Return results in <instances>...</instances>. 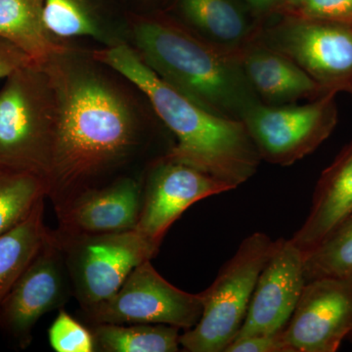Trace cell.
Segmentation results:
<instances>
[{
    "label": "cell",
    "mask_w": 352,
    "mask_h": 352,
    "mask_svg": "<svg viewBox=\"0 0 352 352\" xmlns=\"http://www.w3.org/2000/svg\"><path fill=\"white\" fill-rule=\"evenodd\" d=\"M43 65L56 96L47 199L59 217L87 192L133 176L143 129L124 92L71 50Z\"/></svg>",
    "instance_id": "1"
},
{
    "label": "cell",
    "mask_w": 352,
    "mask_h": 352,
    "mask_svg": "<svg viewBox=\"0 0 352 352\" xmlns=\"http://www.w3.org/2000/svg\"><path fill=\"white\" fill-rule=\"evenodd\" d=\"M91 59L126 78L146 95L176 143L164 155L237 188L263 161L244 122L206 110L152 71L126 43L94 50Z\"/></svg>",
    "instance_id": "2"
},
{
    "label": "cell",
    "mask_w": 352,
    "mask_h": 352,
    "mask_svg": "<svg viewBox=\"0 0 352 352\" xmlns=\"http://www.w3.org/2000/svg\"><path fill=\"white\" fill-rule=\"evenodd\" d=\"M132 36L145 64L206 110L241 120L263 102L245 75L238 50L222 47L176 23L156 18L139 21Z\"/></svg>",
    "instance_id": "3"
},
{
    "label": "cell",
    "mask_w": 352,
    "mask_h": 352,
    "mask_svg": "<svg viewBox=\"0 0 352 352\" xmlns=\"http://www.w3.org/2000/svg\"><path fill=\"white\" fill-rule=\"evenodd\" d=\"M56 96L44 65L14 72L0 89V166L43 178L47 184Z\"/></svg>",
    "instance_id": "4"
},
{
    "label": "cell",
    "mask_w": 352,
    "mask_h": 352,
    "mask_svg": "<svg viewBox=\"0 0 352 352\" xmlns=\"http://www.w3.org/2000/svg\"><path fill=\"white\" fill-rule=\"evenodd\" d=\"M277 240L261 232L245 238L201 292L203 314L193 328L180 333V349L188 352H224L235 340L249 309L259 275L270 261Z\"/></svg>",
    "instance_id": "5"
},
{
    "label": "cell",
    "mask_w": 352,
    "mask_h": 352,
    "mask_svg": "<svg viewBox=\"0 0 352 352\" xmlns=\"http://www.w3.org/2000/svg\"><path fill=\"white\" fill-rule=\"evenodd\" d=\"M50 232L82 311L115 295L134 268L154 258L160 249L136 229L108 234Z\"/></svg>",
    "instance_id": "6"
},
{
    "label": "cell",
    "mask_w": 352,
    "mask_h": 352,
    "mask_svg": "<svg viewBox=\"0 0 352 352\" xmlns=\"http://www.w3.org/2000/svg\"><path fill=\"white\" fill-rule=\"evenodd\" d=\"M256 38L300 67L325 92L352 95V25L283 14Z\"/></svg>",
    "instance_id": "7"
},
{
    "label": "cell",
    "mask_w": 352,
    "mask_h": 352,
    "mask_svg": "<svg viewBox=\"0 0 352 352\" xmlns=\"http://www.w3.org/2000/svg\"><path fill=\"white\" fill-rule=\"evenodd\" d=\"M335 92H328L307 105H267L259 102L242 120L261 160L291 166L314 152L337 126Z\"/></svg>",
    "instance_id": "8"
},
{
    "label": "cell",
    "mask_w": 352,
    "mask_h": 352,
    "mask_svg": "<svg viewBox=\"0 0 352 352\" xmlns=\"http://www.w3.org/2000/svg\"><path fill=\"white\" fill-rule=\"evenodd\" d=\"M203 314L201 294H190L168 283L151 261L139 264L115 295L87 311L88 326L96 324H164L188 330Z\"/></svg>",
    "instance_id": "9"
},
{
    "label": "cell",
    "mask_w": 352,
    "mask_h": 352,
    "mask_svg": "<svg viewBox=\"0 0 352 352\" xmlns=\"http://www.w3.org/2000/svg\"><path fill=\"white\" fill-rule=\"evenodd\" d=\"M72 296L66 264L50 229L38 254L0 305V329L21 349H27L36 322L63 308Z\"/></svg>",
    "instance_id": "10"
},
{
    "label": "cell",
    "mask_w": 352,
    "mask_h": 352,
    "mask_svg": "<svg viewBox=\"0 0 352 352\" xmlns=\"http://www.w3.org/2000/svg\"><path fill=\"white\" fill-rule=\"evenodd\" d=\"M352 332V275L307 282L281 333L285 352H336Z\"/></svg>",
    "instance_id": "11"
},
{
    "label": "cell",
    "mask_w": 352,
    "mask_h": 352,
    "mask_svg": "<svg viewBox=\"0 0 352 352\" xmlns=\"http://www.w3.org/2000/svg\"><path fill=\"white\" fill-rule=\"evenodd\" d=\"M234 189L188 164L159 157L142 177V206L136 230L161 245L170 226L193 204Z\"/></svg>",
    "instance_id": "12"
},
{
    "label": "cell",
    "mask_w": 352,
    "mask_h": 352,
    "mask_svg": "<svg viewBox=\"0 0 352 352\" xmlns=\"http://www.w3.org/2000/svg\"><path fill=\"white\" fill-rule=\"evenodd\" d=\"M305 256L292 239L276 248L259 275L238 338L279 335L288 325L305 288Z\"/></svg>",
    "instance_id": "13"
},
{
    "label": "cell",
    "mask_w": 352,
    "mask_h": 352,
    "mask_svg": "<svg viewBox=\"0 0 352 352\" xmlns=\"http://www.w3.org/2000/svg\"><path fill=\"white\" fill-rule=\"evenodd\" d=\"M142 206V177L126 176L78 197L58 219L57 230L108 234L133 230Z\"/></svg>",
    "instance_id": "14"
},
{
    "label": "cell",
    "mask_w": 352,
    "mask_h": 352,
    "mask_svg": "<svg viewBox=\"0 0 352 352\" xmlns=\"http://www.w3.org/2000/svg\"><path fill=\"white\" fill-rule=\"evenodd\" d=\"M238 54L248 80L267 105H288L327 94L295 62L256 36L238 48Z\"/></svg>",
    "instance_id": "15"
},
{
    "label": "cell",
    "mask_w": 352,
    "mask_h": 352,
    "mask_svg": "<svg viewBox=\"0 0 352 352\" xmlns=\"http://www.w3.org/2000/svg\"><path fill=\"white\" fill-rule=\"evenodd\" d=\"M352 214V142L322 173L305 223L291 238L303 256Z\"/></svg>",
    "instance_id": "16"
},
{
    "label": "cell",
    "mask_w": 352,
    "mask_h": 352,
    "mask_svg": "<svg viewBox=\"0 0 352 352\" xmlns=\"http://www.w3.org/2000/svg\"><path fill=\"white\" fill-rule=\"evenodd\" d=\"M43 11L44 0H0V38L41 65L69 50L48 30Z\"/></svg>",
    "instance_id": "17"
},
{
    "label": "cell",
    "mask_w": 352,
    "mask_h": 352,
    "mask_svg": "<svg viewBox=\"0 0 352 352\" xmlns=\"http://www.w3.org/2000/svg\"><path fill=\"white\" fill-rule=\"evenodd\" d=\"M180 9L197 34L228 50L249 43L259 29L233 0H182Z\"/></svg>",
    "instance_id": "18"
},
{
    "label": "cell",
    "mask_w": 352,
    "mask_h": 352,
    "mask_svg": "<svg viewBox=\"0 0 352 352\" xmlns=\"http://www.w3.org/2000/svg\"><path fill=\"white\" fill-rule=\"evenodd\" d=\"M41 199L24 220L0 235V305L48 235L44 224V203Z\"/></svg>",
    "instance_id": "19"
},
{
    "label": "cell",
    "mask_w": 352,
    "mask_h": 352,
    "mask_svg": "<svg viewBox=\"0 0 352 352\" xmlns=\"http://www.w3.org/2000/svg\"><path fill=\"white\" fill-rule=\"evenodd\" d=\"M94 333L96 351L176 352L180 349V329L164 324H96Z\"/></svg>",
    "instance_id": "20"
},
{
    "label": "cell",
    "mask_w": 352,
    "mask_h": 352,
    "mask_svg": "<svg viewBox=\"0 0 352 352\" xmlns=\"http://www.w3.org/2000/svg\"><path fill=\"white\" fill-rule=\"evenodd\" d=\"M43 198H47L43 178L0 166V235L19 224Z\"/></svg>",
    "instance_id": "21"
},
{
    "label": "cell",
    "mask_w": 352,
    "mask_h": 352,
    "mask_svg": "<svg viewBox=\"0 0 352 352\" xmlns=\"http://www.w3.org/2000/svg\"><path fill=\"white\" fill-rule=\"evenodd\" d=\"M305 282L352 275V214L305 254Z\"/></svg>",
    "instance_id": "22"
},
{
    "label": "cell",
    "mask_w": 352,
    "mask_h": 352,
    "mask_svg": "<svg viewBox=\"0 0 352 352\" xmlns=\"http://www.w3.org/2000/svg\"><path fill=\"white\" fill-rule=\"evenodd\" d=\"M44 22L59 38L103 36L90 0H44Z\"/></svg>",
    "instance_id": "23"
},
{
    "label": "cell",
    "mask_w": 352,
    "mask_h": 352,
    "mask_svg": "<svg viewBox=\"0 0 352 352\" xmlns=\"http://www.w3.org/2000/svg\"><path fill=\"white\" fill-rule=\"evenodd\" d=\"M48 339L53 351L56 352L96 351L91 329L74 318L63 308L48 330Z\"/></svg>",
    "instance_id": "24"
},
{
    "label": "cell",
    "mask_w": 352,
    "mask_h": 352,
    "mask_svg": "<svg viewBox=\"0 0 352 352\" xmlns=\"http://www.w3.org/2000/svg\"><path fill=\"white\" fill-rule=\"evenodd\" d=\"M283 14L352 25V0H294Z\"/></svg>",
    "instance_id": "25"
},
{
    "label": "cell",
    "mask_w": 352,
    "mask_h": 352,
    "mask_svg": "<svg viewBox=\"0 0 352 352\" xmlns=\"http://www.w3.org/2000/svg\"><path fill=\"white\" fill-rule=\"evenodd\" d=\"M281 333L238 338L226 347L224 352H285Z\"/></svg>",
    "instance_id": "26"
},
{
    "label": "cell",
    "mask_w": 352,
    "mask_h": 352,
    "mask_svg": "<svg viewBox=\"0 0 352 352\" xmlns=\"http://www.w3.org/2000/svg\"><path fill=\"white\" fill-rule=\"evenodd\" d=\"M36 64L27 53L10 41L0 38V80L8 78L21 68Z\"/></svg>",
    "instance_id": "27"
},
{
    "label": "cell",
    "mask_w": 352,
    "mask_h": 352,
    "mask_svg": "<svg viewBox=\"0 0 352 352\" xmlns=\"http://www.w3.org/2000/svg\"><path fill=\"white\" fill-rule=\"evenodd\" d=\"M243 1L256 15H265L276 9L278 6V0H243Z\"/></svg>",
    "instance_id": "28"
},
{
    "label": "cell",
    "mask_w": 352,
    "mask_h": 352,
    "mask_svg": "<svg viewBox=\"0 0 352 352\" xmlns=\"http://www.w3.org/2000/svg\"><path fill=\"white\" fill-rule=\"evenodd\" d=\"M347 340H349V342H351L352 344V332L351 333H349V337H347Z\"/></svg>",
    "instance_id": "29"
},
{
    "label": "cell",
    "mask_w": 352,
    "mask_h": 352,
    "mask_svg": "<svg viewBox=\"0 0 352 352\" xmlns=\"http://www.w3.org/2000/svg\"><path fill=\"white\" fill-rule=\"evenodd\" d=\"M294 1V0H289V2Z\"/></svg>",
    "instance_id": "30"
}]
</instances>
